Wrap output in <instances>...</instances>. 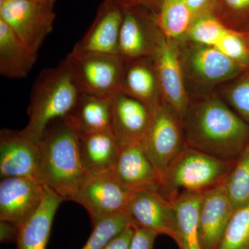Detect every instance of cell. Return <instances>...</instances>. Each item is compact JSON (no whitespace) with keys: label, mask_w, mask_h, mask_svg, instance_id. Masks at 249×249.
<instances>
[{"label":"cell","mask_w":249,"mask_h":249,"mask_svg":"<svg viewBox=\"0 0 249 249\" xmlns=\"http://www.w3.org/2000/svg\"><path fill=\"white\" fill-rule=\"evenodd\" d=\"M181 123L188 146L228 163H235L249 142V124L216 97L190 103Z\"/></svg>","instance_id":"obj_1"},{"label":"cell","mask_w":249,"mask_h":249,"mask_svg":"<svg viewBox=\"0 0 249 249\" xmlns=\"http://www.w3.org/2000/svg\"><path fill=\"white\" fill-rule=\"evenodd\" d=\"M38 144L41 182L64 200L72 201L88 178L79 134L65 119H58L47 126Z\"/></svg>","instance_id":"obj_2"},{"label":"cell","mask_w":249,"mask_h":249,"mask_svg":"<svg viewBox=\"0 0 249 249\" xmlns=\"http://www.w3.org/2000/svg\"><path fill=\"white\" fill-rule=\"evenodd\" d=\"M82 93L67 55L56 67L41 72L36 79L28 107L29 121L23 132L38 142L49 124L71 113Z\"/></svg>","instance_id":"obj_3"},{"label":"cell","mask_w":249,"mask_h":249,"mask_svg":"<svg viewBox=\"0 0 249 249\" xmlns=\"http://www.w3.org/2000/svg\"><path fill=\"white\" fill-rule=\"evenodd\" d=\"M233 163L188 145L160 175L159 190L169 201L185 193H204L224 183Z\"/></svg>","instance_id":"obj_4"},{"label":"cell","mask_w":249,"mask_h":249,"mask_svg":"<svg viewBox=\"0 0 249 249\" xmlns=\"http://www.w3.org/2000/svg\"><path fill=\"white\" fill-rule=\"evenodd\" d=\"M141 144L160 178L188 146L181 121L164 103L152 111L150 124Z\"/></svg>","instance_id":"obj_5"},{"label":"cell","mask_w":249,"mask_h":249,"mask_svg":"<svg viewBox=\"0 0 249 249\" xmlns=\"http://www.w3.org/2000/svg\"><path fill=\"white\" fill-rule=\"evenodd\" d=\"M54 8L31 0H0V19L37 53L53 29Z\"/></svg>","instance_id":"obj_6"},{"label":"cell","mask_w":249,"mask_h":249,"mask_svg":"<svg viewBox=\"0 0 249 249\" xmlns=\"http://www.w3.org/2000/svg\"><path fill=\"white\" fill-rule=\"evenodd\" d=\"M132 193L119 183L112 172L88 177L72 201L88 211L93 226L103 218L126 213Z\"/></svg>","instance_id":"obj_7"},{"label":"cell","mask_w":249,"mask_h":249,"mask_svg":"<svg viewBox=\"0 0 249 249\" xmlns=\"http://www.w3.org/2000/svg\"><path fill=\"white\" fill-rule=\"evenodd\" d=\"M83 92L112 98L121 91L124 60L119 55L69 54Z\"/></svg>","instance_id":"obj_8"},{"label":"cell","mask_w":249,"mask_h":249,"mask_svg":"<svg viewBox=\"0 0 249 249\" xmlns=\"http://www.w3.org/2000/svg\"><path fill=\"white\" fill-rule=\"evenodd\" d=\"M151 58L155 65L162 101L181 122L190 103L178 50L161 35Z\"/></svg>","instance_id":"obj_9"},{"label":"cell","mask_w":249,"mask_h":249,"mask_svg":"<svg viewBox=\"0 0 249 249\" xmlns=\"http://www.w3.org/2000/svg\"><path fill=\"white\" fill-rule=\"evenodd\" d=\"M0 177L40 180L38 142L20 131L3 129L0 132Z\"/></svg>","instance_id":"obj_10"},{"label":"cell","mask_w":249,"mask_h":249,"mask_svg":"<svg viewBox=\"0 0 249 249\" xmlns=\"http://www.w3.org/2000/svg\"><path fill=\"white\" fill-rule=\"evenodd\" d=\"M126 213L137 227L175 240L176 218L173 204L161 194L158 188L133 192Z\"/></svg>","instance_id":"obj_11"},{"label":"cell","mask_w":249,"mask_h":249,"mask_svg":"<svg viewBox=\"0 0 249 249\" xmlns=\"http://www.w3.org/2000/svg\"><path fill=\"white\" fill-rule=\"evenodd\" d=\"M45 191V185L35 178H1L0 220L13 223L20 227L40 207Z\"/></svg>","instance_id":"obj_12"},{"label":"cell","mask_w":249,"mask_h":249,"mask_svg":"<svg viewBox=\"0 0 249 249\" xmlns=\"http://www.w3.org/2000/svg\"><path fill=\"white\" fill-rule=\"evenodd\" d=\"M124 9L114 0H103L89 30L73 47L74 56L119 55V39Z\"/></svg>","instance_id":"obj_13"},{"label":"cell","mask_w":249,"mask_h":249,"mask_svg":"<svg viewBox=\"0 0 249 249\" xmlns=\"http://www.w3.org/2000/svg\"><path fill=\"white\" fill-rule=\"evenodd\" d=\"M111 129L119 147L142 142L150 124L152 111L124 91L112 98Z\"/></svg>","instance_id":"obj_14"},{"label":"cell","mask_w":249,"mask_h":249,"mask_svg":"<svg viewBox=\"0 0 249 249\" xmlns=\"http://www.w3.org/2000/svg\"><path fill=\"white\" fill-rule=\"evenodd\" d=\"M233 212L224 183L203 193L199 216L202 249L217 248Z\"/></svg>","instance_id":"obj_15"},{"label":"cell","mask_w":249,"mask_h":249,"mask_svg":"<svg viewBox=\"0 0 249 249\" xmlns=\"http://www.w3.org/2000/svg\"><path fill=\"white\" fill-rule=\"evenodd\" d=\"M182 66L191 78L206 85L232 79L245 69L214 47L201 45L188 51Z\"/></svg>","instance_id":"obj_16"},{"label":"cell","mask_w":249,"mask_h":249,"mask_svg":"<svg viewBox=\"0 0 249 249\" xmlns=\"http://www.w3.org/2000/svg\"><path fill=\"white\" fill-rule=\"evenodd\" d=\"M150 22L133 7L124 9L118 54L124 60L152 56L161 34Z\"/></svg>","instance_id":"obj_17"},{"label":"cell","mask_w":249,"mask_h":249,"mask_svg":"<svg viewBox=\"0 0 249 249\" xmlns=\"http://www.w3.org/2000/svg\"><path fill=\"white\" fill-rule=\"evenodd\" d=\"M113 174L119 183L131 192L158 188L160 183V175L141 142L119 147Z\"/></svg>","instance_id":"obj_18"},{"label":"cell","mask_w":249,"mask_h":249,"mask_svg":"<svg viewBox=\"0 0 249 249\" xmlns=\"http://www.w3.org/2000/svg\"><path fill=\"white\" fill-rule=\"evenodd\" d=\"M121 91L139 100L151 111L161 105L163 101L151 57L124 60Z\"/></svg>","instance_id":"obj_19"},{"label":"cell","mask_w":249,"mask_h":249,"mask_svg":"<svg viewBox=\"0 0 249 249\" xmlns=\"http://www.w3.org/2000/svg\"><path fill=\"white\" fill-rule=\"evenodd\" d=\"M63 201L61 196L46 186L40 207L19 227L16 249H47L55 214Z\"/></svg>","instance_id":"obj_20"},{"label":"cell","mask_w":249,"mask_h":249,"mask_svg":"<svg viewBox=\"0 0 249 249\" xmlns=\"http://www.w3.org/2000/svg\"><path fill=\"white\" fill-rule=\"evenodd\" d=\"M65 121L79 135L111 130L112 101L83 92Z\"/></svg>","instance_id":"obj_21"},{"label":"cell","mask_w":249,"mask_h":249,"mask_svg":"<svg viewBox=\"0 0 249 249\" xmlns=\"http://www.w3.org/2000/svg\"><path fill=\"white\" fill-rule=\"evenodd\" d=\"M80 145L88 178L114 171L119 145L112 131L80 135Z\"/></svg>","instance_id":"obj_22"},{"label":"cell","mask_w":249,"mask_h":249,"mask_svg":"<svg viewBox=\"0 0 249 249\" xmlns=\"http://www.w3.org/2000/svg\"><path fill=\"white\" fill-rule=\"evenodd\" d=\"M37 59V53L24 45L0 19V74L10 79L26 78Z\"/></svg>","instance_id":"obj_23"},{"label":"cell","mask_w":249,"mask_h":249,"mask_svg":"<svg viewBox=\"0 0 249 249\" xmlns=\"http://www.w3.org/2000/svg\"><path fill=\"white\" fill-rule=\"evenodd\" d=\"M202 194L185 193L170 201L176 218V235L174 240L178 249H202L199 227Z\"/></svg>","instance_id":"obj_24"},{"label":"cell","mask_w":249,"mask_h":249,"mask_svg":"<svg viewBox=\"0 0 249 249\" xmlns=\"http://www.w3.org/2000/svg\"><path fill=\"white\" fill-rule=\"evenodd\" d=\"M196 19L186 0H161L157 24L167 40H175L188 33Z\"/></svg>","instance_id":"obj_25"},{"label":"cell","mask_w":249,"mask_h":249,"mask_svg":"<svg viewBox=\"0 0 249 249\" xmlns=\"http://www.w3.org/2000/svg\"><path fill=\"white\" fill-rule=\"evenodd\" d=\"M224 186L234 211L249 203V142L232 164Z\"/></svg>","instance_id":"obj_26"},{"label":"cell","mask_w":249,"mask_h":249,"mask_svg":"<svg viewBox=\"0 0 249 249\" xmlns=\"http://www.w3.org/2000/svg\"><path fill=\"white\" fill-rule=\"evenodd\" d=\"M215 249H249V203L234 211Z\"/></svg>","instance_id":"obj_27"},{"label":"cell","mask_w":249,"mask_h":249,"mask_svg":"<svg viewBox=\"0 0 249 249\" xmlns=\"http://www.w3.org/2000/svg\"><path fill=\"white\" fill-rule=\"evenodd\" d=\"M131 224L133 222L125 212L103 218L93 226L92 232L81 249H102Z\"/></svg>","instance_id":"obj_28"},{"label":"cell","mask_w":249,"mask_h":249,"mask_svg":"<svg viewBox=\"0 0 249 249\" xmlns=\"http://www.w3.org/2000/svg\"><path fill=\"white\" fill-rule=\"evenodd\" d=\"M227 29L213 16L206 14L195 19L188 34L198 45L214 47Z\"/></svg>","instance_id":"obj_29"},{"label":"cell","mask_w":249,"mask_h":249,"mask_svg":"<svg viewBox=\"0 0 249 249\" xmlns=\"http://www.w3.org/2000/svg\"><path fill=\"white\" fill-rule=\"evenodd\" d=\"M214 47L243 68L249 66V46L239 33L227 29Z\"/></svg>","instance_id":"obj_30"},{"label":"cell","mask_w":249,"mask_h":249,"mask_svg":"<svg viewBox=\"0 0 249 249\" xmlns=\"http://www.w3.org/2000/svg\"><path fill=\"white\" fill-rule=\"evenodd\" d=\"M227 98L240 117L249 124V74L232 85L228 91Z\"/></svg>","instance_id":"obj_31"},{"label":"cell","mask_w":249,"mask_h":249,"mask_svg":"<svg viewBox=\"0 0 249 249\" xmlns=\"http://www.w3.org/2000/svg\"><path fill=\"white\" fill-rule=\"evenodd\" d=\"M156 232L136 226L129 249H154Z\"/></svg>","instance_id":"obj_32"},{"label":"cell","mask_w":249,"mask_h":249,"mask_svg":"<svg viewBox=\"0 0 249 249\" xmlns=\"http://www.w3.org/2000/svg\"><path fill=\"white\" fill-rule=\"evenodd\" d=\"M135 227V224H129L102 249H129Z\"/></svg>","instance_id":"obj_33"},{"label":"cell","mask_w":249,"mask_h":249,"mask_svg":"<svg viewBox=\"0 0 249 249\" xmlns=\"http://www.w3.org/2000/svg\"><path fill=\"white\" fill-rule=\"evenodd\" d=\"M19 233V228L13 223L0 220V242L16 243Z\"/></svg>","instance_id":"obj_34"},{"label":"cell","mask_w":249,"mask_h":249,"mask_svg":"<svg viewBox=\"0 0 249 249\" xmlns=\"http://www.w3.org/2000/svg\"><path fill=\"white\" fill-rule=\"evenodd\" d=\"M186 1L196 15V18L210 14V11L214 4V0H186Z\"/></svg>","instance_id":"obj_35"},{"label":"cell","mask_w":249,"mask_h":249,"mask_svg":"<svg viewBox=\"0 0 249 249\" xmlns=\"http://www.w3.org/2000/svg\"><path fill=\"white\" fill-rule=\"evenodd\" d=\"M229 8L235 11L249 9V0H224Z\"/></svg>","instance_id":"obj_36"},{"label":"cell","mask_w":249,"mask_h":249,"mask_svg":"<svg viewBox=\"0 0 249 249\" xmlns=\"http://www.w3.org/2000/svg\"><path fill=\"white\" fill-rule=\"evenodd\" d=\"M118 4L120 5L123 9L124 8L133 7L137 4H141L148 0H114Z\"/></svg>","instance_id":"obj_37"},{"label":"cell","mask_w":249,"mask_h":249,"mask_svg":"<svg viewBox=\"0 0 249 249\" xmlns=\"http://www.w3.org/2000/svg\"><path fill=\"white\" fill-rule=\"evenodd\" d=\"M31 1H36V2L40 3V4L54 8L56 0H31Z\"/></svg>","instance_id":"obj_38"},{"label":"cell","mask_w":249,"mask_h":249,"mask_svg":"<svg viewBox=\"0 0 249 249\" xmlns=\"http://www.w3.org/2000/svg\"></svg>","instance_id":"obj_39"}]
</instances>
